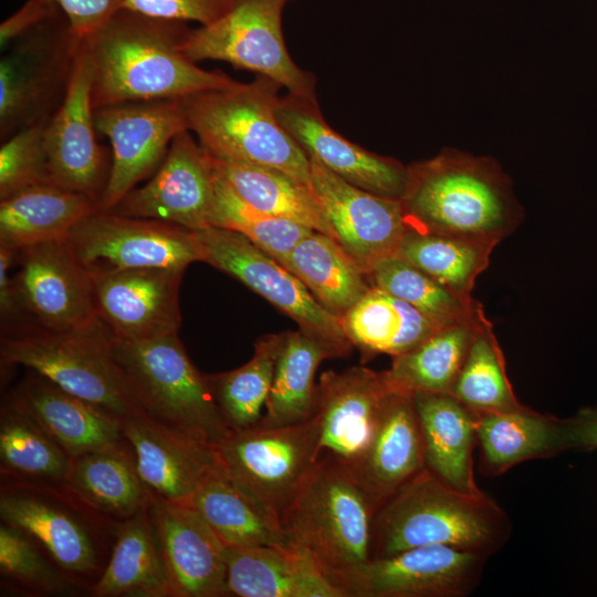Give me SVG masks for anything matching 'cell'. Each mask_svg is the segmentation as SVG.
Returning a JSON list of instances; mask_svg holds the SVG:
<instances>
[{
  "instance_id": "cell-1",
  "label": "cell",
  "mask_w": 597,
  "mask_h": 597,
  "mask_svg": "<svg viewBox=\"0 0 597 597\" xmlns=\"http://www.w3.org/2000/svg\"><path fill=\"white\" fill-rule=\"evenodd\" d=\"M191 30L186 22L122 9L83 39L91 65L93 108L181 100L234 84L237 81L224 72L205 70L187 55L185 45Z\"/></svg>"
},
{
  "instance_id": "cell-2",
  "label": "cell",
  "mask_w": 597,
  "mask_h": 597,
  "mask_svg": "<svg viewBox=\"0 0 597 597\" xmlns=\"http://www.w3.org/2000/svg\"><path fill=\"white\" fill-rule=\"evenodd\" d=\"M407 168L400 201L411 228L500 243L521 222L512 182L492 158L446 148Z\"/></svg>"
},
{
  "instance_id": "cell-3",
  "label": "cell",
  "mask_w": 597,
  "mask_h": 597,
  "mask_svg": "<svg viewBox=\"0 0 597 597\" xmlns=\"http://www.w3.org/2000/svg\"><path fill=\"white\" fill-rule=\"evenodd\" d=\"M511 534V520L494 500L483 492L458 491L425 468L377 511L373 557L422 545H447L491 557Z\"/></svg>"
},
{
  "instance_id": "cell-4",
  "label": "cell",
  "mask_w": 597,
  "mask_h": 597,
  "mask_svg": "<svg viewBox=\"0 0 597 597\" xmlns=\"http://www.w3.org/2000/svg\"><path fill=\"white\" fill-rule=\"evenodd\" d=\"M281 88L256 75L181 98L188 130L216 159L271 167L312 188L310 158L276 114Z\"/></svg>"
},
{
  "instance_id": "cell-5",
  "label": "cell",
  "mask_w": 597,
  "mask_h": 597,
  "mask_svg": "<svg viewBox=\"0 0 597 597\" xmlns=\"http://www.w3.org/2000/svg\"><path fill=\"white\" fill-rule=\"evenodd\" d=\"M376 513L350 469L322 457L281 525L292 546L336 584L373 557Z\"/></svg>"
},
{
  "instance_id": "cell-6",
  "label": "cell",
  "mask_w": 597,
  "mask_h": 597,
  "mask_svg": "<svg viewBox=\"0 0 597 597\" xmlns=\"http://www.w3.org/2000/svg\"><path fill=\"white\" fill-rule=\"evenodd\" d=\"M113 352L142 413L212 444L229 433L207 375L193 366L178 334L114 338Z\"/></svg>"
},
{
  "instance_id": "cell-7",
  "label": "cell",
  "mask_w": 597,
  "mask_h": 597,
  "mask_svg": "<svg viewBox=\"0 0 597 597\" xmlns=\"http://www.w3.org/2000/svg\"><path fill=\"white\" fill-rule=\"evenodd\" d=\"M113 339L101 322L86 329L1 336V363L24 366L124 420L142 411L115 358Z\"/></svg>"
},
{
  "instance_id": "cell-8",
  "label": "cell",
  "mask_w": 597,
  "mask_h": 597,
  "mask_svg": "<svg viewBox=\"0 0 597 597\" xmlns=\"http://www.w3.org/2000/svg\"><path fill=\"white\" fill-rule=\"evenodd\" d=\"M0 517L28 535L66 575L82 584L95 582L102 574L106 531L116 528L108 525L109 517L66 486L44 483L3 481Z\"/></svg>"
},
{
  "instance_id": "cell-9",
  "label": "cell",
  "mask_w": 597,
  "mask_h": 597,
  "mask_svg": "<svg viewBox=\"0 0 597 597\" xmlns=\"http://www.w3.org/2000/svg\"><path fill=\"white\" fill-rule=\"evenodd\" d=\"M213 446L226 475L280 523L321 459L314 416L293 425L230 430Z\"/></svg>"
},
{
  "instance_id": "cell-10",
  "label": "cell",
  "mask_w": 597,
  "mask_h": 597,
  "mask_svg": "<svg viewBox=\"0 0 597 597\" xmlns=\"http://www.w3.org/2000/svg\"><path fill=\"white\" fill-rule=\"evenodd\" d=\"M82 40L56 9L15 38L0 61V138L48 123L61 106Z\"/></svg>"
},
{
  "instance_id": "cell-11",
  "label": "cell",
  "mask_w": 597,
  "mask_h": 597,
  "mask_svg": "<svg viewBox=\"0 0 597 597\" xmlns=\"http://www.w3.org/2000/svg\"><path fill=\"white\" fill-rule=\"evenodd\" d=\"M293 0H233L209 24L191 30L185 45L195 62L223 61L277 83L286 93L316 100L315 76L291 57L282 32V14Z\"/></svg>"
},
{
  "instance_id": "cell-12",
  "label": "cell",
  "mask_w": 597,
  "mask_h": 597,
  "mask_svg": "<svg viewBox=\"0 0 597 597\" xmlns=\"http://www.w3.org/2000/svg\"><path fill=\"white\" fill-rule=\"evenodd\" d=\"M203 262L233 276L293 318L300 329L316 336L338 355L350 352L342 318L326 311L307 287L285 266L230 229L210 227L195 231Z\"/></svg>"
},
{
  "instance_id": "cell-13",
  "label": "cell",
  "mask_w": 597,
  "mask_h": 597,
  "mask_svg": "<svg viewBox=\"0 0 597 597\" xmlns=\"http://www.w3.org/2000/svg\"><path fill=\"white\" fill-rule=\"evenodd\" d=\"M71 247L90 272L165 268L186 270L203 261L195 231L146 218L96 211L78 222L69 235Z\"/></svg>"
},
{
  "instance_id": "cell-14",
  "label": "cell",
  "mask_w": 597,
  "mask_h": 597,
  "mask_svg": "<svg viewBox=\"0 0 597 597\" xmlns=\"http://www.w3.org/2000/svg\"><path fill=\"white\" fill-rule=\"evenodd\" d=\"M15 262L17 295L31 331H78L100 323L92 273L69 239L23 247Z\"/></svg>"
},
{
  "instance_id": "cell-15",
  "label": "cell",
  "mask_w": 597,
  "mask_h": 597,
  "mask_svg": "<svg viewBox=\"0 0 597 597\" xmlns=\"http://www.w3.org/2000/svg\"><path fill=\"white\" fill-rule=\"evenodd\" d=\"M96 132L108 138L111 169L100 210H112L163 163L174 138L188 130L181 100L128 102L94 109Z\"/></svg>"
},
{
  "instance_id": "cell-16",
  "label": "cell",
  "mask_w": 597,
  "mask_h": 597,
  "mask_svg": "<svg viewBox=\"0 0 597 597\" xmlns=\"http://www.w3.org/2000/svg\"><path fill=\"white\" fill-rule=\"evenodd\" d=\"M488 556L447 545H422L373 557L336 584L347 597H467Z\"/></svg>"
},
{
  "instance_id": "cell-17",
  "label": "cell",
  "mask_w": 597,
  "mask_h": 597,
  "mask_svg": "<svg viewBox=\"0 0 597 597\" xmlns=\"http://www.w3.org/2000/svg\"><path fill=\"white\" fill-rule=\"evenodd\" d=\"M109 212L192 231L214 227L216 174L211 156L191 132H181L151 178L129 191Z\"/></svg>"
},
{
  "instance_id": "cell-18",
  "label": "cell",
  "mask_w": 597,
  "mask_h": 597,
  "mask_svg": "<svg viewBox=\"0 0 597 597\" xmlns=\"http://www.w3.org/2000/svg\"><path fill=\"white\" fill-rule=\"evenodd\" d=\"M311 161L313 192L335 240L368 276L383 259L395 255L409 228L400 200L360 189Z\"/></svg>"
},
{
  "instance_id": "cell-19",
  "label": "cell",
  "mask_w": 597,
  "mask_h": 597,
  "mask_svg": "<svg viewBox=\"0 0 597 597\" xmlns=\"http://www.w3.org/2000/svg\"><path fill=\"white\" fill-rule=\"evenodd\" d=\"M184 272L165 268L91 272L100 322L121 341L178 334Z\"/></svg>"
},
{
  "instance_id": "cell-20",
  "label": "cell",
  "mask_w": 597,
  "mask_h": 597,
  "mask_svg": "<svg viewBox=\"0 0 597 597\" xmlns=\"http://www.w3.org/2000/svg\"><path fill=\"white\" fill-rule=\"evenodd\" d=\"M91 75L82 40L66 95L45 125L44 146L52 182L100 203L111 160L96 139Z\"/></svg>"
},
{
  "instance_id": "cell-21",
  "label": "cell",
  "mask_w": 597,
  "mask_h": 597,
  "mask_svg": "<svg viewBox=\"0 0 597 597\" xmlns=\"http://www.w3.org/2000/svg\"><path fill=\"white\" fill-rule=\"evenodd\" d=\"M147 509L174 597L228 596V546L205 519L153 493Z\"/></svg>"
},
{
  "instance_id": "cell-22",
  "label": "cell",
  "mask_w": 597,
  "mask_h": 597,
  "mask_svg": "<svg viewBox=\"0 0 597 597\" xmlns=\"http://www.w3.org/2000/svg\"><path fill=\"white\" fill-rule=\"evenodd\" d=\"M277 117L308 158L316 159L347 182L371 193L400 200L408 168L398 160L374 154L334 130L317 101L281 95Z\"/></svg>"
},
{
  "instance_id": "cell-23",
  "label": "cell",
  "mask_w": 597,
  "mask_h": 597,
  "mask_svg": "<svg viewBox=\"0 0 597 597\" xmlns=\"http://www.w3.org/2000/svg\"><path fill=\"white\" fill-rule=\"evenodd\" d=\"M390 391L384 371L356 366L323 373L313 415L321 458L350 465L367 446Z\"/></svg>"
},
{
  "instance_id": "cell-24",
  "label": "cell",
  "mask_w": 597,
  "mask_h": 597,
  "mask_svg": "<svg viewBox=\"0 0 597 597\" xmlns=\"http://www.w3.org/2000/svg\"><path fill=\"white\" fill-rule=\"evenodd\" d=\"M123 436L150 492L189 504L206 476L218 467L214 446L137 413L123 420Z\"/></svg>"
},
{
  "instance_id": "cell-25",
  "label": "cell",
  "mask_w": 597,
  "mask_h": 597,
  "mask_svg": "<svg viewBox=\"0 0 597 597\" xmlns=\"http://www.w3.org/2000/svg\"><path fill=\"white\" fill-rule=\"evenodd\" d=\"M347 467L377 511L426 468L412 395L389 392L367 446Z\"/></svg>"
},
{
  "instance_id": "cell-26",
  "label": "cell",
  "mask_w": 597,
  "mask_h": 597,
  "mask_svg": "<svg viewBox=\"0 0 597 597\" xmlns=\"http://www.w3.org/2000/svg\"><path fill=\"white\" fill-rule=\"evenodd\" d=\"M8 395L72 459L124 441L121 418L33 370Z\"/></svg>"
},
{
  "instance_id": "cell-27",
  "label": "cell",
  "mask_w": 597,
  "mask_h": 597,
  "mask_svg": "<svg viewBox=\"0 0 597 597\" xmlns=\"http://www.w3.org/2000/svg\"><path fill=\"white\" fill-rule=\"evenodd\" d=\"M425 449L426 469L447 485L480 494L474 478L475 412L450 392L412 395Z\"/></svg>"
},
{
  "instance_id": "cell-28",
  "label": "cell",
  "mask_w": 597,
  "mask_h": 597,
  "mask_svg": "<svg viewBox=\"0 0 597 597\" xmlns=\"http://www.w3.org/2000/svg\"><path fill=\"white\" fill-rule=\"evenodd\" d=\"M228 596L347 597L318 565L297 549L228 546Z\"/></svg>"
},
{
  "instance_id": "cell-29",
  "label": "cell",
  "mask_w": 597,
  "mask_h": 597,
  "mask_svg": "<svg viewBox=\"0 0 597 597\" xmlns=\"http://www.w3.org/2000/svg\"><path fill=\"white\" fill-rule=\"evenodd\" d=\"M479 467L498 476L530 460L547 459L573 450L569 420L528 407L507 412H475Z\"/></svg>"
},
{
  "instance_id": "cell-30",
  "label": "cell",
  "mask_w": 597,
  "mask_h": 597,
  "mask_svg": "<svg viewBox=\"0 0 597 597\" xmlns=\"http://www.w3.org/2000/svg\"><path fill=\"white\" fill-rule=\"evenodd\" d=\"M91 593L95 597H174L148 509L117 524L109 557Z\"/></svg>"
},
{
  "instance_id": "cell-31",
  "label": "cell",
  "mask_w": 597,
  "mask_h": 597,
  "mask_svg": "<svg viewBox=\"0 0 597 597\" xmlns=\"http://www.w3.org/2000/svg\"><path fill=\"white\" fill-rule=\"evenodd\" d=\"M100 210L98 202L53 182L0 200V242L23 247L69 239L74 227Z\"/></svg>"
},
{
  "instance_id": "cell-32",
  "label": "cell",
  "mask_w": 597,
  "mask_h": 597,
  "mask_svg": "<svg viewBox=\"0 0 597 597\" xmlns=\"http://www.w3.org/2000/svg\"><path fill=\"white\" fill-rule=\"evenodd\" d=\"M65 486L90 507L119 522L147 509L151 498L125 439L72 459Z\"/></svg>"
},
{
  "instance_id": "cell-33",
  "label": "cell",
  "mask_w": 597,
  "mask_h": 597,
  "mask_svg": "<svg viewBox=\"0 0 597 597\" xmlns=\"http://www.w3.org/2000/svg\"><path fill=\"white\" fill-rule=\"evenodd\" d=\"M189 504L227 546L295 549L281 523L250 500L219 463L198 486Z\"/></svg>"
},
{
  "instance_id": "cell-34",
  "label": "cell",
  "mask_w": 597,
  "mask_h": 597,
  "mask_svg": "<svg viewBox=\"0 0 597 597\" xmlns=\"http://www.w3.org/2000/svg\"><path fill=\"white\" fill-rule=\"evenodd\" d=\"M341 318L352 345L367 355L396 357L442 328L408 303L374 285Z\"/></svg>"
},
{
  "instance_id": "cell-35",
  "label": "cell",
  "mask_w": 597,
  "mask_h": 597,
  "mask_svg": "<svg viewBox=\"0 0 597 597\" xmlns=\"http://www.w3.org/2000/svg\"><path fill=\"white\" fill-rule=\"evenodd\" d=\"M338 357L325 342L302 329L283 333L266 413L259 423L286 426L313 417L316 402L314 377L321 362Z\"/></svg>"
},
{
  "instance_id": "cell-36",
  "label": "cell",
  "mask_w": 597,
  "mask_h": 597,
  "mask_svg": "<svg viewBox=\"0 0 597 597\" xmlns=\"http://www.w3.org/2000/svg\"><path fill=\"white\" fill-rule=\"evenodd\" d=\"M211 158L217 175L251 207L334 238L310 186L271 167Z\"/></svg>"
},
{
  "instance_id": "cell-37",
  "label": "cell",
  "mask_w": 597,
  "mask_h": 597,
  "mask_svg": "<svg viewBox=\"0 0 597 597\" xmlns=\"http://www.w3.org/2000/svg\"><path fill=\"white\" fill-rule=\"evenodd\" d=\"M483 313L475 320L438 329L415 348L392 357L384 371L392 391L451 392L472 341L483 322Z\"/></svg>"
},
{
  "instance_id": "cell-38",
  "label": "cell",
  "mask_w": 597,
  "mask_h": 597,
  "mask_svg": "<svg viewBox=\"0 0 597 597\" xmlns=\"http://www.w3.org/2000/svg\"><path fill=\"white\" fill-rule=\"evenodd\" d=\"M284 266L326 311L338 317L371 286L343 247L334 238L315 230L295 245Z\"/></svg>"
},
{
  "instance_id": "cell-39",
  "label": "cell",
  "mask_w": 597,
  "mask_h": 597,
  "mask_svg": "<svg viewBox=\"0 0 597 597\" xmlns=\"http://www.w3.org/2000/svg\"><path fill=\"white\" fill-rule=\"evenodd\" d=\"M72 458L9 395L0 409L2 481L65 486Z\"/></svg>"
},
{
  "instance_id": "cell-40",
  "label": "cell",
  "mask_w": 597,
  "mask_h": 597,
  "mask_svg": "<svg viewBox=\"0 0 597 597\" xmlns=\"http://www.w3.org/2000/svg\"><path fill=\"white\" fill-rule=\"evenodd\" d=\"M498 244L490 240L426 232L409 227L395 255L450 290L471 296L478 276L488 268Z\"/></svg>"
},
{
  "instance_id": "cell-41",
  "label": "cell",
  "mask_w": 597,
  "mask_h": 597,
  "mask_svg": "<svg viewBox=\"0 0 597 597\" xmlns=\"http://www.w3.org/2000/svg\"><path fill=\"white\" fill-rule=\"evenodd\" d=\"M282 341L283 333L262 336L244 365L207 375L218 409L230 430L245 429L261 420Z\"/></svg>"
},
{
  "instance_id": "cell-42",
  "label": "cell",
  "mask_w": 597,
  "mask_h": 597,
  "mask_svg": "<svg viewBox=\"0 0 597 597\" xmlns=\"http://www.w3.org/2000/svg\"><path fill=\"white\" fill-rule=\"evenodd\" d=\"M368 276L371 285L408 303L439 327L472 321L484 313L472 296L450 290L397 255L379 261Z\"/></svg>"
},
{
  "instance_id": "cell-43",
  "label": "cell",
  "mask_w": 597,
  "mask_h": 597,
  "mask_svg": "<svg viewBox=\"0 0 597 597\" xmlns=\"http://www.w3.org/2000/svg\"><path fill=\"white\" fill-rule=\"evenodd\" d=\"M450 394L474 412H507L525 407L514 394L503 352L488 320L479 327Z\"/></svg>"
},
{
  "instance_id": "cell-44",
  "label": "cell",
  "mask_w": 597,
  "mask_h": 597,
  "mask_svg": "<svg viewBox=\"0 0 597 597\" xmlns=\"http://www.w3.org/2000/svg\"><path fill=\"white\" fill-rule=\"evenodd\" d=\"M214 227L235 231L283 266L295 245L313 229L265 213L243 201L216 172Z\"/></svg>"
},
{
  "instance_id": "cell-45",
  "label": "cell",
  "mask_w": 597,
  "mask_h": 597,
  "mask_svg": "<svg viewBox=\"0 0 597 597\" xmlns=\"http://www.w3.org/2000/svg\"><path fill=\"white\" fill-rule=\"evenodd\" d=\"M0 573L7 582L33 595H65L74 593L77 584L28 535L2 522Z\"/></svg>"
},
{
  "instance_id": "cell-46",
  "label": "cell",
  "mask_w": 597,
  "mask_h": 597,
  "mask_svg": "<svg viewBox=\"0 0 597 597\" xmlns=\"http://www.w3.org/2000/svg\"><path fill=\"white\" fill-rule=\"evenodd\" d=\"M46 124L30 126L3 140L0 148V200L25 188L52 182L44 146Z\"/></svg>"
},
{
  "instance_id": "cell-47",
  "label": "cell",
  "mask_w": 597,
  "mask_h": 597,
  "mask_svg": "<svg viewBox=\"0 0 597 597\" xmlns=\"http://www.w3.org/2000/svg\"><path fill=\"white\" fill-rule=\"evenodd\" d=\"M233 0H124L123 9L145 15L206 25L222 15Z\"/></svg>"
},
{
  "instance_id": "cell-48",
  "label": "cell",
  "mask_w": 597,
  "mask_h": 597,
  "mask_svg": "<svg viewBox=\"0 0 597 597\" xmlns=\"http://www.w3.org/2000/svg\"><path fill=\"white\" fill-rule=\"evenodd\" d=\"M66 17L74 34L83 40L123 9L124 0H46Z\"/></svg>"
},
{
  "instance_id": "cell-49",
  "label": "cell",
  "mask_w": 597,
  "mask_h": 597,
  "mask_svg": "<svg viewBox=\"0 0 597 597\" xmlns=\"http://www.w3.org/2000/svg\"><path fill=\"white\" fill-rule=\"evenodd\" d=\"M18 250L0 242V318L2 336L18 335L32 329L24 316L17 295L10 270Z\"/></svg>"
},
{
  "instance_id": "cell-50",
  "label": "cell",
  "mask_w": 597,
  "mask_h": 597,
  "mask_svg": "<svg viewBox=\"0 0 597 597\" xmlns=\"http://www.w3.org/2000/svg\"><path fill=\"white\" fill-rule=\"evenodd\" d=\"M57 7L46 0H27L0 24V45L6 49L15 38L53 13Z\"/></svg>"
},
{
  "instance_id": "cell-51",
  "label": "cell",
  "mask_w": 597,
  "mask_h": 597,
  "mask_svg": "<svg viewBox=\"0 0 597 597\" xmlns=\"http://www.w3.org/2000/svg\"><path fill=\"white\" fill-rule=\"evenodd\" d=\"M568 420L573 450L597 451V407H584Z\"/></svg>"
}]
</instances>
